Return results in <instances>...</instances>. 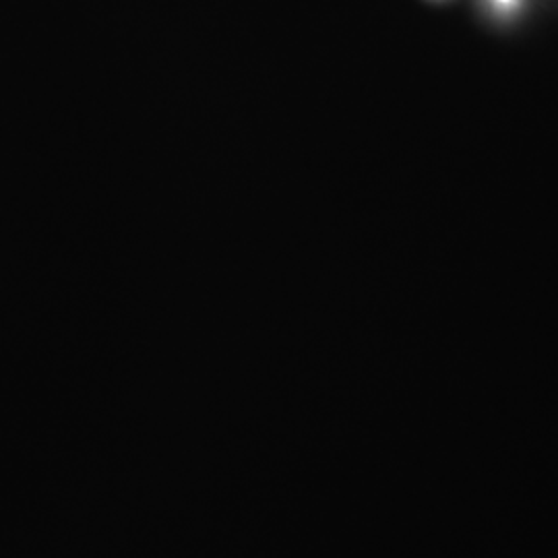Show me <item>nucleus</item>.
I'll return each mask as SVG.
<instances>
[{
    "label": "nucleus",
    "mask_w": 558,
    "mask_h": 558,
    "mask_svg": "<svg viewBox=\"0 0 558 558\" xmlns=\"http://www.w3.org/2000/svg\"><path fill=\"white\" fill-rule=\"evenodd\" d=\"M497 2H502V4H509V2H513V0H497Z\"/></svg>",
    "instance_id": "1"
}]
</instances>
